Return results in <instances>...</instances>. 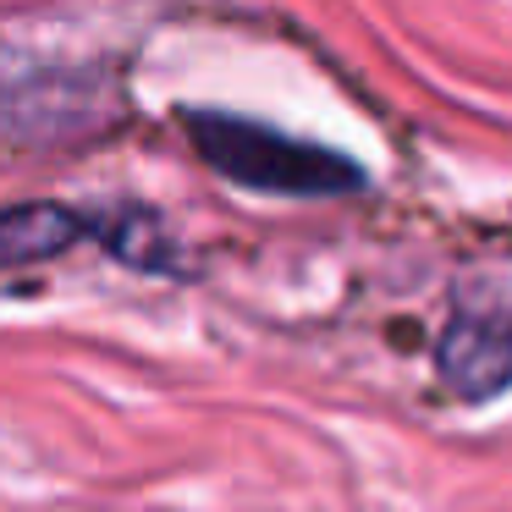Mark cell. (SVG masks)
I'll list each match as a JSON object with an SVG mask.
<instances>
[{
	"instance_id": "obj_1",
	"label": "cell",
	"mask_w": 512,
	"mask_h": 512,
	"mask_svg": "<svg viewBox=\"0 0 512 512\" xmlns=\"http://www.w3.org/2000/svg\"><path fill=\"white\" fill-rule=\"evenodd\" d=\"M182 133L199 149L204 166L237 188L281 193V199H342V193L364 188V166L347 160L342 149L292 138L254 116L182 111Z\"/></svg>"
},
{
	"instance_id": "obj_2",
	"label": "cell",
	"mask_w": 512,
	"mask_h": 512,
	"mask_svg": "<svg viewBox=\"0 0 512 512\" xmlns=\"http://www.w3.org/2000/svg\"><path fill=\"white\" fill-rule=\"evenodd\" d=\"M89 111L94 105L83 94V78L39 67L0 45V144H45L83 127Z\"/></svg>"
},
{
	"instance_id": "obj_3",
	"label": "cell",
	"mask_w": 512,
	"mask_h": 512,
	"mask_svg": "<svg viewBox=\"0 0 512 512\" xmlns=\"http://www.w3.org/2000/svg\"><path fill=\"white\" fill-rule=\"evenodd\" d=\"M446 391L457 402H490L512 386V309L490 314H457L435 347Z\"/></svg>"
},
{
	"instance_id": "obj_4",
	"label": "cell",
	"mask_w": 512,
	"mask_h": 512,
	"mask_svg": "<svg viewBox=\"0 0 512 512\" xmlns=\"http://www.w3.org/2000/svg\"><path fill=\"white\" fill-rule=\"evenodd\" d=\"M78 243H100V215L61 199L0 204V270H34L72 254Z\"/></svg>"
}]
</instances>
